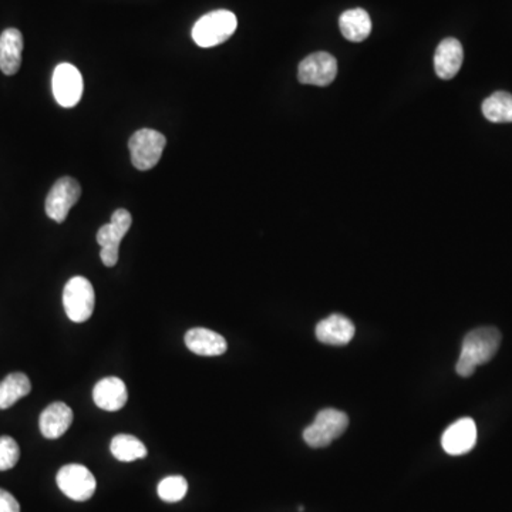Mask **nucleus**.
I'll use <instances>...</instances> for the list:
<instances>
[{
    "instance_id": "23",
    "label": "nucleus",
    "mask_w": 512,
    "mask_h": 512,
    "mask_svg": "<svg viewBox=\"0 0 512 512\" xmlns=\"http://www.w3.org/2000/svg\"><path fill=\"white\" fill-rule=\"evenodd\" d=\"M21 448L16 439L9 436L0 437V471L12 470L19 463Z\"/></svg>"
},
{
    "instance_id": "7",
    "label": "nucleus",
    "mask_w": 512,
    "mask_h": 512,
    "mask_svg": "<svg viewBox=\"0 0 512 512\" xmlns=\"http://www.w3.org/2000/svg\"><path fill=\"white\" fill-rule=\"evenodd\" d=\"M55 482L63 494L79 502L90 499L98 487L93 473L81 464H67L60 468Z\"/></svg>"
},
{
    "instance_id": "5",
    "label": "nucleus",
    "mask_w": 512,
    "mask_h": 512,
    "mask_svg": "<svg viewBox=\"0 0 512 512\" xmlns=\"http://www.w3.org/2000/svg\"><path fill=\"white\" fill-rule=\"evenodd\" d=\"M166 144V135L156 130L141 128L135 132L128 141L132 166L140 171L151 170L159 163Z\"/></svg>"
},
{
    "instance_id": "22",
    "label": "nucleus",
    "mask_w": 512,
    "mask_h": 512,
    "mask_svg": "<svg viewBox=\"0 0 512 512\" xmlns=\"http://www.w3.org/2000/svg\"><path fill=\"white\" fill-rule=\"evenodd\" d=\"M188 482L181 475H171L164 478L157 487L159 499L166 502H178L187 495Z\"/></svg>"
},
{
    "instance_id": "10",
    "label": "nucleus",
    "mask_w": 512,
    "mask_h": 512,
    "mask_svg": "<svg viewBox=\"0 0 512 512\" xmlns=\"http://www.w3.org/2000/svg\"><path fill=\"white\" fill-rule=\"evenodd\" d=\"M337 74V62L329 53L318 52L308 55L299 64L298 79L309 86H328Z\"/></svg>"
},
{
    "instance_id": "14",
    "label": "nucleus",
    "mask_w": 512,
    "mask_h": 512,
    "mask_svg": "<svg viewBox=\"0 0 512 512\" xmlns=\"http://www.w3.org/2000/svg\"><path fill=\"white\" fill-rule=\"evenodd\" d=\"M73 410L70 409L66 403H52L49 407H46L38 419V427L43 437L49 439H55L67 433V430L73 422Z\"/></svg>"
},
{
    "instance_id": "21",
    "label": "nucleus",
    "mask_w": 512,
    "mask_h": 512,
    "mask_svg": "<svg viewBox=\"0 0 512 512\" xmlns=\"http://www.w3.org/2000/svg\"><path fill=\"white\" fill-rule=\"evenodd\" d=\"M482 115L488 122L512 123V94L497 91L482 103Z\"/></svg>"
},
{
    "instance_id": "19",
    "label": "nucleus",
    "mask_w": 512,
    "mask_h": 512,
    "mask_svg": "<svg viewBox=\"0 0 512 512\" xmlns=\"http://www.w3.org/2000/svg\"><path fill=\"white\" fill-rule=\"evenodd\" d=\"M31 383L25 373H12L0 381V410H6L28 396Z\"/></svg>"
},
{
    "instance_id": "2",
    "label": "nucleus",
    "mask_w": 512,
    "mask_h": 512,
    "mask_svg": "<svg viewBox=\"0 0 512 512\" xmlns=\"http://www.w3.org/2000/svg\"><path fill=\"white\" fill-rule=\"evenodd\" d=\"M238 21L229 11H214L202 16L192 28V38L200 47H214L235 33Z\"/></svg>"
},
{
    "instance_id": "17",
    "label": "nucleus",
    "mask_w": 512,
    "mask_h": 512,
    "mask_svg": "<svg viewBox=\"0 0 512 512\" xmlns=\"http://www.w3.org/2000/svg\"><path fill=\"white\" fill-rule=\"evenodd\" d=\"M23 36L18 29H6L0 35V70L6 76L18 73L21 66Z\"/></svg>"
},
{
    "instance_id": "15",
    "label": "nucleus",
    "mask_w": 512,
    "mask_h": 512,
    "mask_svg": "<svg viewBox=\"0 0 512 512\" xmlns=\"http://www.w3.org/2000/svg\"><path fill=\"white\" fill-rule=\"evenodd\" d=\"M185 346L198 356H221L228 349L226 337L205 328H194L185 333Z\"/></svg>"
},
{
    "instance_id": "8",
    "label": "nucleus",
    "mask_w": 512,
    "mask_h": 512,
    "mask_svg": "<svg viewBox=\"0 0 512 512\" xmlns=\"http://www.w3.org/2000/svg\"><path fill=\"white\" fill-rule=\"evenodd\" d=\"M81 195L80 183L74 178L63 177L53 183L46 198V214L57 224L66 221L70 209L79 201Z\"/></svg>"
},
{
    "instance_id": "13",
    "label": "nucleus",
    "mask_w": 512,
    "mask_h": 512,
    "mask_svg": "<svg viewBox=\"0 0 512 512\" xmlns=\"http://www.w3.org/2000/svg\"><path fill=\"white\" fill-rule=\"evenodd\" d=\"M128 393L122 379L104 378L93 388V400L98 409L106 412H118L127 403Z\"/></svg>"
},
{
    "instance_id": "6",
    "label": "nucleus",
    "mask_w": 512,
    "mask_h": 512,
    "mask_svg": "<svg viewBox=\"0 0 512 512\" xmlns=\"http://www.w3.org/2000/svg\"><path fill=\"white\" fill-rule=\"evenodd\" d=\"M132 214L120 208L111 215L110 224L101 226L98 232V243L101 246L100 258L104 265L113 268L117 265L120 243L132 228Z\"/></svg>"
},
{
    "instance_id": "4",
    "label": "nucleus",
    "mask_w": 512,
    "mask_h": 512,
    "mask_svg": "<svg viewBox=\"0 0 512 512\" xmlns=\"http://www.w3.org/2000/svg\"><path fill=\"white\" fill-rule=\"evenodd\" d=\"M96 305V294L89 279L74 277L63 291V306L67 318L74 323H83L91 318Z\"/></svg>"
},
{
    "instance_id": "16",
    "label": "nucleus",
    "mask_w": 512,
    "mask_h": 512,
    "mask_svg": "<svg viewBox=\"0 0 512 512\" xmlns=\"http://www.w3.org/2000/svg\"><path fill=\"white\" fill-rule=\"evenodd\" d=\"M464 60V50L457 38H444L434 55V69L439 79L450 80L460 72Z\"/></svg>"
},
{
    "instance_id": "12",
    "label": "nucleus",
    "mask_w": 512,
    "mask_h": 512,
    "mask_svg": "<svg viewBox=\"0 0 512 512\" xmlns=\"http://www.w3.org/2000/svg\"><path fill=\"white\" fill-rule=\"evenodd\" d=\"M354 325L343 315H330L316 326V337L319 342L330 346H345L354 337Z\"/></svg>"
},
{
    "instance_id": "20",
    "label": "nucleus",
    "mask_w": 512,
    "mask_h": 512,
    "mask_svg": "<svg viewBox=\"0 0 512 512\" xmlns=\"http://www.w3.org/2000/svg\"><path fill=\"white\" fill-rule=\"evenodd\" d=\"M110 451L118 461H123V463L141 460L149 454L146 444L130 434H117L115 439H111Z\"/></svg>"
},
{
    "instance_id": "9",
    "label": "nucleus",
    "mask_w": 512,
    "mask_h": 512,
    "mask_svg": "<svg viewBox=\"0 0 512 512\" xmlns=\"http://www.w3.org/2000/svg\"><path fill=\"white\" fill-rule=\"evenodd\" d=\"M53 96L62 107H74L83 96V77L70 63L55 67L52 79Z\"/></svg>"
},
{
    "instance_id": "24",
    "label": "nucleus",
    "mask_w": 512,
    "mask_h": 512,
    "mask_svg": "<svg viewBox=\"0 0 512 512\" xmlns=\"http://www.w3.org/2000/svg\"><path fill=\"white\" fill-rule=\"evenodd\" d=\"M0 512H21L18 499L2 488H0Z\"/></svg>"
},
{
    "instance_id": "18",
    "label": "nucleus",
    "mask_w": 512,
    "mask_h": 512,
    "mask_svg": "<svg viewBox=\"0 0 512 512\" xmlns=\"http://www.w3.org/2000/svg\"><path fill=\"white\" fill-rule=\"evenodd\" d=\"M340 31L350 42L359 43L371 36V16L363 9H350L339 19Z\"/></svg>"
},
{
    "instance_id": "11",
    "label": "nucleus",
    "mask_w": 512,
    "mask_h": 512,
    "mask_svg": "<svg viewBox=\"0 0 512 512\" xmlns=\"http://www.w3.org/2000/svg\"><path fill=\"white\" fill-rule=\"evenodd\" d=\"M477 443V426L474 420L460 419L453 422L441 437L443 450L450 456L470 453Z\"/></svg>"
},
{
    "instance_id": "1",
    "label": "nucleus",
    "mask_w": 512,
    "mask_h": 512,
    "mask_svg": "<svg viewBox=\"0 0 512 512\" xmlns=\"http://www.w3.org/2000/svg\"><path fill=\"white\" fill-rule=\"evenodd\" d=\"M501 345V333L495 328H480L471 330L464 337L456 371L461 378H470L475 369L487 363L499 352Z\"/></svg>"
},
{
    "instance_id": "3",
    "label": "nucleus",
    "mask_w": 512,
    "mask_h": 512,
    "mask_svg": "<svg viewBox=\"0 0 512 512\" xmlns=\"http://www.w3.org/2000/svg\"><path fill=\"white\" fill-rule=\"evenodd\" d=\"M349 426L346 413L336 409H325L316 414L315 420L303 431V439L311 448H323L339 439Z\"/></svg>"
}]
</instances>
